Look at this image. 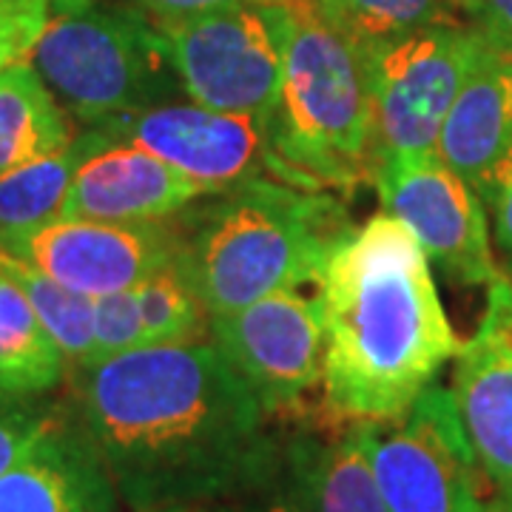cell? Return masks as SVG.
Listing matches in <instances>:
<instances>
[{"mask_svg": "<svg viewBox=\"0 0 512 512\" xmlns=\"http://www.w3.org/2000/svg\"><path fill=\"white\" fill-rule=\"evenodd\" d=\"M333 29H339L359 52L387 40L410 35L430 23L450 20L458 0H313Z\"/></svg>", "mask_w": 512, "mask_h": 512, "instance_id": "7402d4cb", "label": "cell"}, {"mask_svg": "<svg viewBox=\"0 0 512 512\" xmlns=\"http://www.w3.org/2000/svg\"><path fill=\"white\" fill-rule=\"evenodd\" d=\"M157 29L191 103L271 117L282 89L285 3H239L197 18L157 23Z\"/></svg>", "mask_w": 512, "mask_h": 512, "instance_id": "8992f818", "label": "cell"}, {"mask_svg": "<svg viewBox=\"0 0 512 512\" xmlns=\"http://www.w3.org/2000/svg\"><path fill=\"white\" fill-rule=\"evenodd\" d=\"M481 512H512V495L493 493L490 495V501L481 507Z\"/></svg>", "mask_w": 512, "mask_h": 512, "instance_id": "f546056e", "label": "cell"}, {"mask_svg": "<svg viewBox=\"0 0 512 512\" xmlns=\"http://www.w3.org/2000/svg\"><path fill=\"white\" fill-rule=\"evenodd\" d=\"M143 15L154 23H174V20L197 18L217 9L239 6V3H288V0H131Z\"/></svg>", "mask_w": 512, "mask_h": 512, "instance_id": "83f0119b", "label": "cell"}, {"mask_svg": "<svg viewBox=\"0 0 512 512\" xmlns=\"http://www.w3.org/2000/svg\"><path fill=\"white\" fill-rule=\"evenodd\" d=\"M353 231L328 191L256 177L217 191L214 202L188 220L180 231V262L205 313L220 316L319 282Z\"/></svg>", "mask_w": 512, "mask_h": 512, "instance_id": "3957f363", "label": "cell"}, {"mask_svg": "<svg viewBox=\"0 0 512 512\" xmlns=\"http://www.w3.org/2000/svg\"><path fill=\"white\" fill-rule=\"evenodd\" d=\"M111 140L137 146L160 157L211 194L271 177L291 183L271 143L268 117L228 114L200 103H160L97 123ZM293 185V183H291Z\"/></svg>", "mask_w": 512, "mask_h": 512, "instance_id": "9c48e42d", "label": "cell"}, {"mask_svg": "<svg viewBox=\"0 0 512 512\" xmlns=\"http://www.w3.org/2000/svg\"><path fill=\"white\" fill-rule=\"evenodd\" d=\"M131 291L137 296V308L146 330V348L202 342L208 313L202 308L200 296L180 259L148 274Z\"/></svg>", "mask_w": 512, "mask_h": 512, "instance_id": "603a6c76", "label": "cell"}, {"mask_svg": "<svg viewBox=\"0 0 512 512\" xmlns=\"http://www.w3.org/2000/svg\"><path fill=\"white\" fill-rule=\"evenodd\" d=\"M117 487L77 419L57 413L0 476V512H117Z\"/></svg>", "mask_w": 512, "mask_h": 512, "instance_id": "9a60e30c", "label": "cell"}, {"mask_svg": "<svg viewBox=\"0 0 512 512\" xmlns=\"http://www.w3.org/2000/svg\"><path fill=\"white\" fill-rule=\"evenodd\" d=\"M72 384L128 510L214 504L274 476L271 413L211 342L117 353L74 367Z\"/></svg>", "mask_w": 512, "mask_h": 512, "instance_id": "6da1fadb", "label": "cell"}, {"mask_svg": "<svg viewBox=\"0 0 512 512\" xmlns=\"http://www.w3.org/2000/svg\"><path fill=\"white\" fill-rule=\"evenodd\" d=\"M367 458L387 512H481L490 501L453 390L430 384L399 419L362 421Z\"/></svg>", "mask_w": 512, "mask_h": 512, "instance_id": "52a82bcc", "label": "cell"}, {"mask_svg": "<svg viewBox=\"0 0 512 512\" xmlns=\"http://www.w3.org/2000/svg\"><path fill=\"white\" fill-rule=\"evenodd\" d=\"M146 348V330L134 291H117L94 299V362L117 353ZM86 367V365H83Z\"/></svg>", "mask_w": 512, "mask_h": 512, "instance_id": "cb8c5ba5", "label": "cell"}, {"mask_svg": "<svg viewBox=\"0 0 512 512\" xmlns=\"http://www.w3.org/2000/svg\"><path fill=\"white\" fill-rule=\"evenodd\" d=\"M66 359L15 276L0 268V399H35L60 384Z\"/></svg>", "mask_w": 512, "mask_h": 512, "instance_id": "ffe728a7", "label": "cell"}, {"mask_svg": "<svg viewBox=\"0 0 512 512\" xmlns=\"http://www.w3.org/2000/svg\"><path fill=\"white\" fill-rule=\"evenodd\" d=\"M510 143L512 49L487 46L444 120L436 154L476 191L495 157Z\"/></svg>", "mask_w": 512, "mask_h": 512, "instance_id": "2e32d148", "label": "cell"}, {"mask_svg": "<svg viewBox=\"0 0 512 512\" xmlns=\"http://www.w3.org/2000/svg\"><path fill=\"white\" fill-rule=\"evenodd\" d=\"M55 419L57 413L32 399H0V476L35 447Z\"/></svg>", "mask_w": 512, "mask_h": 512, "instance_id": "d4e9b609", "label": "cell"}, {"mask_svg": "<svg viewBox=\"0 0 512 512\" xmlns=\"http://www.w3.org/2000/svg\"><path fill=\"white\" fill-rule=\"evenodd\" d=\"M154 512H234L228 507H217V504H188V507H168V510H154Z\"/></svg>", "mask_w": 512, "mask_h": 512, "instance_id": "4dcf8cb0", "label": "cell"}, {"mask_svg": "<svg viewBox=\"0 0 512 512\" xmlns=\"http://www.w3.org/2000/svg\"><path fill=\"white\" fill-rule=\"evenodd\" d=\"M376 191L384 214L402 220L427 259L458 285H495V265L484 202L439 154L390 157L379 165Z\"/></svg>", "mask_w": 512, "mask_h": 512, "instance_id": "8fae6325", "label": "cell"}, {"mask_svg": "<svg viewBox=\"0 0 512 512\" xmlns=\"http://www.w3.org/2000/svg\"><path fill=\"white\" fill-rule=\"evenodd\" d=\"M211 194L160 157L120 140H106L74 174L60 220L163 222Z\"/></svg>", "mask_w": 512, "mask_h": 512, "instance_id": "5bb4252c", "label": "cell"}, {"mask_svg": "<svg viewBox=\"0 0 512 512\" xmlns=\"http://www.w3.org/2000/svg\"><path fill=\"white\" fill-rule=\"evenodd\" d=\"M453 399L495 493L512 495V282L487 288V311L456 356Z\"/></svg>", "mask_w": 512, "mask_h": 512, "instance_id": "4fadbf2b", "label": "cell"}, {"mask_svg": "<svg viewBox=\"0 0 512 512\" xmlns=\"http://www.w3.org/2000/svg\"><path fill=\"white\" fill-rule=\"evenodd\" d=\"M291 512H387L367 458L362 424L342 436L308 447L293 464Z\"/></svg>", "mask_w": 512, "mask_h": 512, "instance_id": "ac0fdd59", "label": "cell"}, {"mask_svg": "<svg viewBox=\"0 0 512 512\" xmlns=\"http://www.w3.org/2000/svg\"><path fill=\"white\" fill-rule=\"evenodd\" d=\"M106 140L109 134L92 128L55 154L0 174V254L20 256L37 231L60 220L77 168Z\"/></svg>", "mask_w": 512, "mask_h": 512, "instance_id": "e0dca14e", "label": "cell"}, {"mask_svg": "<svg viewBox=\"0 0 512 512\" xmlns=\"http://www.w3.org/2000/svg\"><path fill=\"white\" fill-rule=\"evenodd\" d=\"M495 211V237H498V245L512 256V188L498 200Z\"/></svg>", "mask_w": 512, "mask_h": 512, "instance_id": "f1b7e54d", "label": "cell"}, {"mask_svg": "<svg viewBox=\"0 0 512 512\" xmlns=\"http://www.w3.org/2000/svg\"><path fill=\"white\" fill-rule=\"evenodd\" d=\"M208 333L271 416L299 410L322 384L325 322L319 296L296 288L271 293L248 308L208 316Z\"/></svg>", "mask_w": 512, "mask_h": 512, "instance_id": "30bf717a", "label": "cell"}, {"mask_svg": "<svg viewBox=\"0 0 512 512\" xmlns=\"http://www.w3.org/2000/svg\"><path fill=\"white\" fill-rule=\"evenodd\" d=\"M282 89L268 117L288 180L311 191H350L376 180L382 154L365 55L313 0H288Z\"/></svg>", "mask_w": 512, "mask_h": 512, "instance_id": "277c9868", "label": "cell"}, {"mask_svg": "<svg viewBox=\"0 0 512 512\" xmlns=\"http://www.w3.org/2000/svg\"><path fill=\"white\" fill-rule=\"evenodd\" d=\"M487 46L470 23L450 18L362 52L382 163L436 154L444 120Z\"/></svg>", "mask_w": 512, "mask_h": 512, "instance_id": "ba28073f", "label": "cell"}, {"mask_svg": "<svg viewBox=\"0 0 512 512\" xmlns=\"http://www.w3.org/2000/svg\"><path fill=\"white\" fill-rule=\"evenodd\" d=\"M458 9L490 46L512 49V0H458Z\"/></svg>", "mask_w": 512, "mask_h": 512, "instance_id": "4316f807", "label": "cell"}, {"mask_svg": "<svg viewBox=\"0 0 512 512\" xmlns=\"http://www.w3.org/2000/svg\"><path fill=\"white\" fill-rule=\"evenodd\" d=\"M322 390L333 421L399 419L456 362L461 339L441 308L430 259L390 214L356 228L319 276Z\"/></svg>", "mask_w": 512, "mask_h": 512, "instance_id": "7a4b0ae2", "label": "cell"}, {"mask_svg": "<svg viewBox=\"0 0 512 512\" xmlns=\"http://www.w3.org/2000/svg\"><path fill=\"white\" fill-rule=\"evenodd\" d=\"M0 268L15 276L23 293L29 296L37 319L55 345L63 353L66 365L83 367L94 362V299L86 293H77L60 285L46 274H40L35 265H29L20 256L0 254Z\"/></svg>", "mask_w": 512, "mask_h": 512, "instance_id": "44dd1931", "label": "cell"}, {"mask_svg": "<svg viewBox=\"0 0 512 512\" xmlns=\"http://www.w3.org/2000/svg\"><path fill=\"white\" fill-rule=\"evenodd\" d=\"M46 15L49 0H0V72L32 55Z\"/></svg>", "mask_w": 512, "mask_h": 512, "instance_id": "484cf974", "label": "cell"}, {"mask_svg": "<svg viewBox=\"0 0 512 512\" xmlns=\"http://www.w3.org/2000/svg\"><path fill=\"white\" fill-rule=\"evenodd\" d=\"M72 140L69 114L29 60L0 72V174L55 154Z\"/></svg>", "mask_w": 512, "mask_h": 512, "instance_id": "d6986e66", "label": "cell"}, {"mask_svg": "<svg viewBox=\"0 0 512 512\" xmlns=\"http://www.w3.org/2000/svg\"><path fill=\"white\" fill-rule=\"evenodd\" d=\"M183 254L180 228L163 222L55 220L37 231L20 259L40 274L86 296H109L140 285Z\"/></svg>", "mask_w": 512, "mask_h": 512, "instance_id": "7c38bea8", "label": "cell"}, {"mask_svg": "<svg viewBox=\"0 0 512 512\" xmlns=\"http://www.w3.org/2000/svg\"><path fill=\"white\" fill-rule=\"evenodd\" d=\"M29 63L57 103L89 126L183 92L157 23L103 0H49Z\"/></svg>", "mask_w": 512, "mask_h": 512, "instance_id": "5b68a950", "label": "cell"}]
</instances>
